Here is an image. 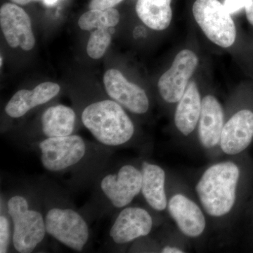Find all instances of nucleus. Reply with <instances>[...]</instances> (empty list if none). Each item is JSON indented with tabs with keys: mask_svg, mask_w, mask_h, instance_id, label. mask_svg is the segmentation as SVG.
<instances>
[{
	"mask_svg": "<svg viewBox=\"0 0 253 253\" xmlns=\"http://www.w3.org/2000/svg\"><path fill=\"white\" fill-rule=\"evenodd\" d=\"M13 3L19 5H26L30 4L31 2H34V1H40V0H11Z\"/></svg>",
	"mask_w": 253,
	"mask_h": 253,
	"instance_id": "nucleus-27",
	"label": "nucleus"
},
{
	"mask_svg": "<svg viewBox=\"0 0 253 253\" xmlns=\"http://www.w3.org/2000/svg\"><path fill=\"white\" fill-rule=\"evenodd\" d=\"M90 204L86 207L87 217H102L113 209H121L131 204L141 191V169L131 165L111 169L108 165L95 179Z\"/></svg>",
	"mask_w": 253,
	"mask_h": 253,
	"instance_id": "nucleus-4",
	"label": "nucleus"
},
{
	"mask_svg": "<svg viewBox=\"0 0 253 253\" xmlns=\"http://www.w3.org/2000/svg\"><path fill=\"white\" fill-rule=\"evenodd\" d=\"M76 122L77 115L72 108L62 104L50 106L42 113L39 131L22 146L27 147L37 141L71 135L76 131Z\"/></svg>",
	"mask_w": 253,
	"mask_h": 253,
	"instance_id": "nucleus-12",
	"label": "nucleus"
},
{
	"mask_svg": "<svg viewBox=\"0 0 253 253\" xmlns=\"http://www.w3.org/2000/svg\"><path fill=\"white\" fill-rule=\"evenodd\" d=\"M26 148L36 153L46 171L68 176L75 186L94 183L111 158V148L76 134L37 141Z\"/></svg>",
	"mask_w": 253,
	"mask_h": 253,
	"instance_id": "nucleus-1",
	"label": "nucleus"
},
{
	"mask_svg": "<svg viewBox=\"0 0 253 253\" xmlns=\"http://www.w3.org/2000/svg\"><path fill=\"white\" fill-rule=\"evenodd\" d=\"M163 253H183L182 251L179 249H176L174 247H169V246H166L162 250Z\"/></svg>",
	"mask_w": 253,
	"mask_h": 253,
	"instance_id": "nucleus-26",
	"label": "nucleus"
},
{
	"mask_svg": "<svg viewBox=\"0 0 253 253\" xmlns=\"http://www.w3.org/2000/svg\"><path fill=\"white\" fill-rule=\"evenodd\" d=\"M172 0H137L136 11L148 27L155 31L168 28L172 18Z\"/></svg>",
	"mask_w": 253,
	"mask_h": 253,
	"instance_id": "nucleus-19",
	"label": "nucleus"
},
{
	"mask_svg": "<svg viewBox=\"0 0 253 253\" xmlns=\"http://www.w3.org/2000/svg\"><path fill=\"white\" fill-rule=\"evenodd\" d=\"M123 0H91L89 9L106 10L114 7Z\"/></svg>",
	"mask_w": 253,
	"mask_h": 253,
	"instance_id": "nucleus-23",
	"label": "nucleus"
},
{
	"mask_svg": "<svg viewBox=\"0 0 253 253\" xmlns=\"http://www.w3.org/2000/svg\"><path fill=\"white\" fill-rule=\"evenodd\" d=\"M81 121L97 142L111 149L127 144L135 131L123 106L113 99L86 105L82 111Z\"/></svg>",
	"mask_w": 253,
	"mask_h": 253,
	"instance_id": "nucleus-5",
	"label": "nucleus"
},
{
	"mask_svg": "<svg viewBox=\"0 0 253 253\" xmlns=\"http://www.w3.org/2000/svg\"><path fill=\"white\" fill-rule=\"evenodd\" d=\"M36 184L42 201L48 236L75 252H83L90 241L87 215L76 208L56 182L42 179Z\"/></svg>",
	"mask_w": 253,
	"mask_h": 253,
	"instance_id": "nucleus-2",
	"label": "nucleus"
},
{
	"mask_svg": "<svg viewBox=\"0 0 253 253\" xmlns=\"http://www.w3.org/2000/svg\"><path fill=\"white\" fill-rule=\"evenodd\" d=\"M60 90L59 84L51 82L41 83L32 90L21 89L15 93L8 101L5 106V113L12 119L22 118L31 110L54 99Z\"/></svg>",
	"mask_w": 253,
	"mask_h": 253,
	"instance_id": "nucleus-14",
	"label": "nucleus"
},
{
	"mask_svg": "<svg viewBox=\"0 0 253 253\" xmlns=\"http://www.w3.org/2000/svg\"><path fill=\"white\" fill-rule=\"evenodd\" d=\"M110 28H98L91 33L86 45V52L94 59H101L104 56L111 41Z\"/></svg>",
	"mask_w": 253,
	"mask_h": 253,
	"instance_id": "nucleus-22",
	"label": "nucleus"
},
{
	"mask_svg": "<svg viewBox=\"0 0 253 253\" xmlns=\"http://www.w3.org/2000/svg\"><path fill=\"white\" fill-rule=\"evenodd\" d=\"M120 21L117 9L111 8L106 10L90 9L82 15L78 26L83 31H92L98 28H113Z\"/></svg>",
	"mask_w": 253,
	"mask_h": 253,
	"instance_id": "nucleus-20",
	"label": "nucleus"
},
{
	"mask_svg": "<svg viewBox=\"0 0 253 253\" xmlns=\"http://www.w3.org/2000/svg\"><path fill=\"white\" fill-rule=\"evenodd\" d=\"M0 201V253H6L13 249V223L8 213L4 194H1Z\"/></svg>",
	"mask_w": 253,
	"mask_h": 253,
	"instance_id": "nucleus-21",
	"label": "nucleus"
},
{
	"mask_svg": "<svg viewBox=\"0 0 253 253\" xmlns=\"http://www.w3.org/2000/svg\"><path fill=\"white\" fill-rule=\"evenodd\" d=\"M108 95L123 107L136 114H144L149 109V100L142 88L127 81L121 71L109 69L104 76Z\"/></svg>",
	"mask_w": 253,
	"mask_h": 253,
	"instance_id": "nucleus-11",
	"label": "nucleus"
},
{
	"mask_svg": "<svg viewBox=\"0 0 253 253\" xmlns=\"http://www.w3.org/2000/svg\"><path fill=\"white\" fill-rule=\"evenodd\" d=\"M253 139V111H238L224 126L220 145L226 154L236 155L249 147Z\"/></svg>",
	"mask_w": 253,
	"mask_h": 253,
	"instance_id": "nucleus-13",
	"label": "nucleus"
},
{
	"mask_svg": "<svg viewBox=\"0 0 253 253\" xmlns=\"http://www.w3.org/2000/svg\"><path fill=\"white\" fill-rule=\"evenodd\" d=\"M240 175L239 167L232 162L218 163L205 172L196 191L208 214L220 217L229 212L236 202Z\"/></svg>",
	"mask_w": 253,
	"mask_h": 253,
	"instance_id": "nucleus-6",
	"label": "nucleus"
},
{
	"mask_svg": "<svg viewBox=\"0 0 253 253\" xmlns=\"http://www.w3.org/2000/svg\"><path fill=\"white\" fill-rule=\"evenodd\" d=\"M245 9L248 21L253 26V0H248V4Z\"/></svg>",
	"mask_w": 253,
	"mask_h": 253,
	"instance_id": "nucleus-25",
	"label": "nucleus"
},
{
	"mask_svg": "<svg viewBox=\"0 0 253 253\" xmlns=\"http://www.w3.org/2000/svg\"><path fill=\"white\" fill-rule=\"evenodd\" d=\"M59 1V0H42L43 3L46 6H53Z\"/></svg>",
	"mask_w": 253,
	"mask_h": 253,
	"instance_id": "nucleus-28",
	"label": "nucleus"
},
{
	"mask_svg": "<svg viewBox=\"0 0 253 253\" xmlns=\"http://www.w3.org/2000/svg\"><path fill=\"white\" fill-rule=\"evenodd\" d=\"M193 14L205 35L214 44L229 47L235 42V23L218 0H196Z\"/></svg>",
	"mask_w": 253,
	"mask_h": 253,
	"instance_id": "nucleus-7",
	"label": "nucleus"
},
{
	"mask_svg": "<svg viewBox=\"0 0 253 253\" xmlns=\"http://www.w3.org/2000/svg\"><path fill=\"white\" fill-rule=\"evenodd\" d=\"M169 212L183 234L197 237L206 227V219L199 206L183 195L173 196L169 201Z\"/></svg>",
	"mask_w": 253,
	"mask_h": 253,
	"instance_id": "nucleus-15",
	"label": "nucleus"
},
{
	"mask_svg": "<svg viewBox=\"0 0 253 253\" xmlns=\"http://www.w3.org/2000/svg\"><path fill=\"white\" fill-rule=\"evenodd\" d=\"M2 56H1V58H0V60H1V63H0V65H1V66H2Z\"/></svg>",
	"mask_w": 253,
	"mask_h": 253,
	"instance_id": "nucleus-29",
	"label": "nucleus"
},
{
	"mask_svg": "<svg viewBox=\"0 0 253 253\" xmlns=\"http://www.w3.org/2000/svg\"><path fill=\"white\" fill-rule=\"evenodd\" d=\"M0 25L5 39L11 47L21 46L24 51L33 49L36 43L31 18L14 3H5L0 9Z\"/></svg>",
	"mask_w": 253,
	"mask_h": 253,
	"instance_id": "nucleus-10",
	"label": "nucleus"
},
{
	"mask_svg": "<svg viewBox=\"0 0 253 253\" xmlns=\"http://www.w3.org/2000/svg\"><path fill=\"white\" fill-rule=\"evenodd\" d=\"M4 196L13 223V250L19 253L36 252L48 236L38 185L23 183Z\"/></svg>",
	"mask_w": 253,
	"mask_h": 253,
	"instance_id": "nucleus-3",
	"label": "nucleus"
},
{
	"mask_svg": "<svg viewBox=\"0 0 253 253\" xmlns=\"http://www.w3.org/2000/svg\"><path fill=\"white\" fill-rule=\"evenodd\" d=\"M224 127V111L219 101L212 95L202 101L199 118V139L203 146L212 148L220 142Z\"/></svg>",
	"mask_w": 253,
	"mask_h": 253,
	"instance_id": "nucleus-16",
	"label": "nucleus"
},
{
	"mask_svg": "<svg viewBox=\"0 0 253 253\" xmlns=\"http://www.w3.org/2000/svg\"><path fill=\"white\" fill-rule=\"evenodd\" d=\"M248 0H225L224 6L229 14H234L238 11L246 7Z\"/></svg>",
	"mask_w": 253,
	"mask_h": 253,
	"instance_id": "nucleus-24",
	"label": "nucleus"
},
{
	"mask_svg": "<svg viewBox=\"0 0 253 253\" xmlns=\"http://www.w3.org/2000/svg\"><path fill=\"white\" fill-rule=\"evenodd\" d=\"M153 227V219L146 210L126 207L121 211L109 229V242L121 246L147 236Z\"/></svg>",
	"mask_w": 253,
	"mask_h": 253,
	"instance_id": "nucleus-9",
	"label": "nucleus"
},
{
	"mask_svg": "<svg viewBox=\"0 0 253 253\" xmlns=\"http://www.w3.org/2000/svg\"><path fill=\"white\" fill-rule=\"evenodd\" d=\"M198 64L199 58L191 50H182L176 54L172 66L158 81V89L165 101L176 103L181 99Z\"/></svg>",
	"mask_w": 253,
	"mask_h": 253,
	"instance_id": "nucleus-8",
	"label": "nucleus"
},
{
	"mask_svg": "<svg viewBox=\"0 0 253 253\" xmlns=\"http://www.w3.org/2000/svg\"><path fill=\"white\" fill-rule=\"evenodd\" d=\"M141 191L147 204L155 211H162L167 206L165 191L166 173L157 166L144 161L141 164Z\"/></svg>",
	"mask_w": 253,
	"mask_h": 253,
	"instance_id": "nucleus-17",
	"label": "nucleus"
},
{
	"mask_svg": "<svg viewBox=\"0 0 253 253\" xmlns=\"http://www.w3.org/2000/svg\"><path fill=\"white\" fill-rule=\"evenodd\" d=\"M201 106L197 85L191 81L179 101L174 117L176 127L184 135L188 136L194 130L201 116Z\"/></svg>",
	"mask_w": 253,
	"mask_h": 253,
	"instance_id": "nucleus-18",
	"label": "nucleus"
}]
</instances>
